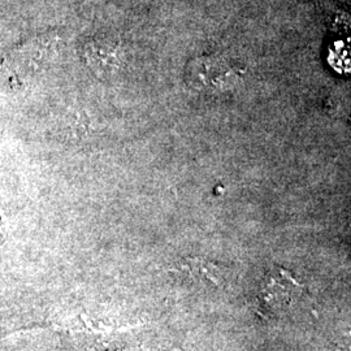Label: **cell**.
<instances>
[{
  "label": "cell",
  "mask_w": 351,
  "mask_h": 351,
  "mask_svg": "<svg viewBox=\"0 0 351 351\" xmlns=\"http://www.w3.org/2000/svg\"><path fill=\"white\" fill-rule=\"evenodd\" d=\"M85 60L97 73L112 75L124 63V52L112 40H93L85 49Z\"/></svg>",
  "instance_id": "6da1fadb"
},
{
  "label": "cell",
  "mask_w": 351,
  "mask_h": 351,
  "mask_svg": "<svg viewBox=\"0 0 351 351\" xmlns=\"http://www.w3.org/2000/svg\"><path fill=\"white\" fill-rule=\"evenodd\" d=\"M194 77L202 86L211 85V88H226L236 80L232 66L215 59L198 60V66L194 68Z\"/></svg>",
  "instance_id": "7a4b0ae2"
}]
</instances>
